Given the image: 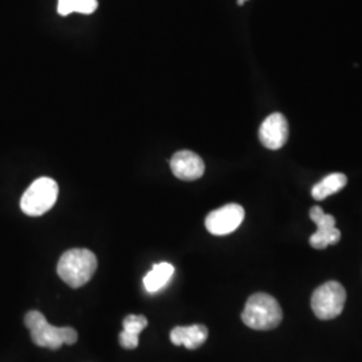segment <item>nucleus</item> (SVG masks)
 Returning a JSON list of instances; mask_svg holds the SVG:
<instances>
[{
	"mask_svg": "<svg viewBox=\"0 0 362 362\" xmlns=\"http://www.w3.org/2000/svg\"><path fill=\"white\" fill-rule=\"evenodd\" d=\"M208 338V329L204 325L177 326L170 332V342L176 346H185L187 349L200 348Z\"/></svg>",
	"mask_w": 362,
	"mask_h": 362,
	"instance_id": "obj_10",
	"label": "nucleus"
},
{
	"mask_svg": "<svg viewBox=\"0 0 362 362\" xmlns=\"http://www.w3.org/2000/svg\"><path fill=\"white\" fill-rule=\"evenodd\" d=\"M172 173L184 181H194L200 179L204 175L206 165L200 156L191 151L176 152L170 158Z\"/></svg>",
	"mask_w": 362,
	"mask_h": 362,
	"instance_id": "obj_9",
	"label": "nucleus"
},
{
	"mask_svg": "<svg viewBox=\"0 0 362 362\" xmlns=\"http://www.w3.org/2000/svg\"><path fill=\"white\" fill-rule=\"evenodd\" d=\"M288 139V122L282 113H272L259 129V140L267 149H281Z\"/></svg>",
	"mask_w": 362,
	"mask_h": 362,
	"instance_id": "obj_8",
	"label": "nucleus"
},
{
	"mask_svg": "<svg viewBox=\"0 0 362 362\" xmlns=\"http://www.w3.org/2000/svg\"><path fill=\"white\" fill-rule=\"evenodd\" d=\"M246 1L247 0H238V4H239V6H243Z\"/></svg>",
	"mask_w": 362,
	"mask_h": 362,
	"instance_id": "obj_15",
	"label": "nucleus"
},
{
	"mask_svg": "<svg viewBox=\"0 0 362 362\" xmlns=\"http://www.w3.org/2000/svg\"><path fill=\"white\" fill-rule=\"evenodd\" d=\"M345 302L346 291L344 286L330 281L315 288L311 296V309L320 320H334L344 310Z\"/></svg>",
	"mask_w": 362,
	"mask_h": 362,
	"instance_id": "obj_5",
	"label": "nucleus"
},
{
	"mask_svg": "<svg viewBox=\"0 0 362 362\" xmlns=\"http://www.w3.org/2000/svg\"><path fill=\"white\" fill-rule=\"evenodd\" d=\"M245 220V208L239 204H227L212 211L206 219L208 233L216 236L233 233Z\"/></svg>",
	"mask_w": 362,
	"mask_h": 362,
	"instance_id": "obj_6",
	"label": "nucleus"
},
{
	"mask_svg": "<svg viewBox=\"0 0 362 362\" xmlns=\"http://www.w3.org/2000/svg\"><path fill=\"white\" fill-rule=\"evenodd\" d=\"M346 184L348 177L344 173H332L313 187L311 196L315 200H325L326 197L339 192Z\"/></svg>",
	"mask_w": 362,
	"mask_h": 362,
	"instance_id": "obj_13",
	"label": "nucleus"
},
{
	"mask_svg": "<svg viewBox=\"0 0 362 362\" xmlns=\"http://www.w3.org/2000/svg\"><path fill=\"white\" fill-rule=\"evenodd\" d=\"M97 270V258L86 248H73L61 257L57 272L66 285L78 288L86 285Z\"/></svg>",
	"mask_w": 362,
	"mask_h": 362,
	"instance_id": "obj_2",
	"label": "nucleus"
},
{
	"mask_svg": "<svg viewBox=\"0 0 362 362\" xmlns=\"http://www.w3.org/2000/svg\"><path fill=\"white\" fill-rule=\"evenodd\" d=\"M284 318L281 305L275 298L257 293L248 298L242 313L243 324L254 330H272L279 326Z\"/></svg>",
	"mask_w": 362,
	"mask_h": 362,
	"instance_id": "obj_3",
	"label": "nucleus"
},
{
	"mask_svg": "<svg viewBox=\"0 0 362 362\" xmlns=\"http://www.w3.org/2000/svg\"><path fill=\"white\" fill-rule=\"evenodd\" d=\"M310 218L317 224V231L311 235V247L324 250L339 242L341 231L336 227L334 216L325 214L322 208L315 206L310 209Z\"/></svg>",
	"mask_w": 362,
	"mask_h": 362,
	"instance_id": "obj_7",
	"label": "nucleus"
},
{
	"mask_svg": "<svg viewBox=\"0 0 362 362\" xmlns=\"http://www.w3.org/2000/svg\"><path fill=\"white\" fill-rule=\"evenodd\" d=\"M124 330L119 333V345L125 349H136L140 344V334L148 326V320L145 315H127L122 321Z\"/></svg>",
	"mask_w": 362,
	"mask_h": 362,
	"instance_id": "obj_11",
	"label": "nucleus"
},
{
	"mask_svg": "<svg viewBox=\"0 0 362 362\" xmlns=\"http://www.w3.org/2000/svg\"><path fill=\"white\" fill-rule=\"evenodd\" d=\"M97 7V0H58V13L62 16H67L73 13L89 15L94 13Z\"/></svg>",
	"mask_w": 362,
	"mask_h": 362,
	"instance_id": "obj_14",
	"label": "nucleus"
},
{
	"mask_svg": "<svg viewBox=\"0 0 362 362\" xmlns=\"http://www.w3.org/2000/svg\"><path fill=\"white\" fill-rule=\"evenodd\" d=\"M58 194L57 181L50 177H40L27 188L21 199V208L28 216H42L54 207Z\"/></svg>",
	"mask_w": 362,
	"mask_h": 362,
	"instance_id": "obj_4",
	"label": "nucleus"
},
{
	"mask_svg": "<svg viewBox=\"0 0 362 362\" xmlns=\"http://www.w3.org/2000/svg\"><path fill=\"white\" fill-rule=\"evenodd\" d=\"M25 325L30 329L33 342L40 348L57 350L62 345H74L77 342L76 329L52 326L39 311H28L25 317Z\"/></svg>",
	"mask_w": 362,
	"mask_h": 362,
	"instance_id": "obj_1",
	"label": "nucleus"
},
{
	"mask_svg": "<svg viewBox=\"0 0 362 362\" xmlns=\"http://www.w3.org/2000/svg\"><path fill=\"white\" fill-rule=\"evenodd\" d=\"M173 274H175V267L170 263L163 262V263L155 264L152 270L144 276L145 290L149 294H156L161 291L170 282Z\"/></svg>",
	"mask_w": 362,
	"mask_h": 362,
	"instance_id": "obj_12",
	"label": "nucleus"
}]
</instances>
